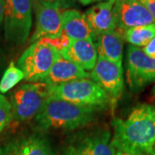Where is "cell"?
<instances>
[{"instance_id":"cell-22","label":"cell","mask_w":155,"mask_h":155,"mask_svg":"<svg viewBox=\"0 0 155 155\" xmlns=\"http://www.w3.org/2000/svg\"><path fill=\"white\" fill-rule=\"evenodd\" d=\"M139 1L149 11L155 22V0H139Z\"/></svg>"},{"instance_id":"cell-24","label":"cell","mask_w":155,"mask_h":155,"mask_svg":"<svg viewBox=\"0 0 155 155\" xmlns=\"http://www.w3.org/2000/svg\"><path fill=\"white\" fill-rule=\"evenodd\" d=\"M6 66H7V59H6L4 50L0 46V78L3 76L4 72L5 71Z\"/></svg>"},{"instance_id":"cell-31","label":"cell","mask_w":155,"mask_h":155,"mask_svg":"<svg viewBox=\"0 0 155 155\" xmlns=\"http://www.w3.org/2000/svg\"><path fill=\"white\" fill-rule=\"evenodd\" d=\"M153 155H155V147H154V149H153Z\"/></svg>"},{"instance_id":"cell-30","label":"cell","mask_w":155,"mask_h":155,"mask_svg":"<svg viewBox=\"0 0 155 155\" xmlns=\"http://www.w3.org/2000/svg\"><path fill=\"white\" fill-rule=\"evenodd\" d=\"M153 119H154L155 123V106H153Z\"/></svg>"},{"instance_id":"cell-8","label":"cell","mask_w":155,"mask_h":155,"mask_svg":"<svg viewBox=\"0 0 155 155\" xmlns=\"http://www.w3.org/2000/svg\"><path fill=\"white\" fill-rule=\"evenodd\" d=\"M90 78L109 96L111 105H114L121 97L124 88L122 67L98 56Z\"/></svg>"},{"instance_id":"cell-27","label":"cell","mask_w":155,"mask_h":155,"mask_svg":"<svg viewBox=\"0 0 155 155\" xmlns=\"http://www.w3.org/2000/svg\"><path fill=\"white\" fill-rule=\"evenodd\" d=\"M64 155H81V154L78 152V150L76 149L73 146H71V147H69L66 150V152H65Z\"/></svg>"},{"instance_id":"cell-28","label":"cell","mask_w":155,"mask_h":155,"mask_svg":"<svg viewBox=\"0 0 155 155\" xmlns=\"http://www.w3.org/2000/svg\"><path fill=\"white\" fill-rule=\"evenodd\" d=\"M9 104H10V101L7 99L4 95L0 94V106L7 105Z\"/></svg>"},{"instance_id":"cell-23","label":"cell","mask_w":155,"mask_h":155,"mask_svg":"<svg viewBox=\"0 0 155 155\" xmlns=\"http://www.w3.org/2000/svg\"><path fill=\"white\" fill-rule=\"evenodd\" d=\"M143 52L147 56L153 59H155V37L147 45H146L142 48Z\"/></svg>"},{"instance_id":"cell-13","label":"cell","mask_w":155,"mask_h":155,"mask_svg":"<svg viewBox=\"0 0 155 155\" xmlns=\"http://www.w3.org/2000/svg\"><path fill=\"white\" fill-rule=\"evenodd\" d=\"M89 78L90 73L61 55L51 67L49 72L39 82L44 83L50 87H53L73 80Z\"/></svg>"},{"instance_id":"cell-21","label":"cell","mask_w":155,"mask_h":155,"mask_svg":"<svg viewBox=\"0 0 155 155\" xmlns=\"http://www.w3.org/2000/svg\"><path fill=\"white\" fill-rule=\"evenodd\" d=\"M36 1L43 5L54 7L59 10L68 8L72 5V0H36Z\"/></svg>"},{"instance_id":"cell-29","label":"cell","mask_w":155,"mask_h":155,"mask_svg":"<svg viewBox=\"0 0 155 155\" xmlns=\"http://www.w3.org/2000/svg\"><path fill=\"white\" fill-rule=\"evenodd\" d=\"M116 155H147V154H138V153H125V152H120L116 151Z\"/></svg>"},{"instance_id":"cell-16","label":"cell","mask_w":155,"mask_h":155,"mask_svg":"<svg viewBox=\"0 0 155 155\" xmlns=\"http://www.w3.org/2000/svg\"><path fill=\"white\" fill-rule=\"evenodd\" d=\"M97 55L122 67L123 37L119 30L101 34L93 41Z\"/></svg>"},{"instance_id":"cell-1","label":"cell","mask_w":155,"mask_h":155,"mask_svg":"<svg viewBox=\"0 0 155 155\" xmlns=\"http://www.w3.org/2000/svg\"><path fill=\"white\" fill-rule=\"evenodd\" d=\"M112 124L114 127L112 144L116 151L153 155L155 147L153 106H137L126 120L115 118Z\"/></svg>"},{"instance_id":"cell-25","label":"cell","mask_w":155,"mask_h":155,"mask_svg":"<svg viewBox=\"0 0 155 155\" xmlns=\"http://www.w3.org/2000/svg\"><path fill=\"white\" fill-rule=\"evenodd\" d=\"M5 7V0H0V29L2 28L3 21H4Z\"/></svg>"},{"instance_id":"cell-14","label":"cell","mask_w":155,"mask_h":155,"mask_svg":"<svg viewBox=\"0 0 155 155\" xmlns=\"http://www.w3.org/2000/svg\"><path fill=\"white\" fill-rule=\"evenodd\" d=\"M60 54L63 58L88 71L93 69L98 57L94 42L91 40H71L69 46Z\"/></svg>"},{"instance_id":"cell-15","label":"cell","mask_w":155,"mask_h":155,"mask_svg":"<svg viewBox=\"0 0 155 155\" xmlns=\"http://www.w3.org/2000/svg\"><path fill=\"white\" fill-rule=\"evenodd\" d=\"M113 5L114 2H102L85 11L84 16L91 30L93 41L101 34L116 30Z\"/></svg>"},{"instance_id":"cell-11","label":"cell","mask_w":155,"mask_h":155,"mask_svg":"<svg viewBox=\"0 0 155 155\" xmlns=\"http://www.w3.org/2000/svg\"><path fill=\"white\" fill-rule=\"evenodd\" d=\"M36 11L35 29L29 39L34 43L42 38H54L62 34V14L59 9L46 6L34 0Z\"/></svg>"},{"instance_id":"cell-5","label":"cell","mask_w":155,"mask_h":155,"mask_svg":"<svg viewBox=\"0 0 155 155\" xmlns=\"http://www.w3.org/2000/svg\"><path fill=\"white\" fill-rule=\"evenodd\" d=\"M50 86L41 82L23 84L11 93V119L22 122L35 117L50 97Z\"/></svg>"},{"instance_id":"cell-19","label":"cell","mask_w":155,"mask_h":155,"mask_svg":"<svg viewBox=\"0 0 155 155\" xmlns=\"http://www.w3.org/2000/svg\"><path fill=\"white\" fill-rule=\"evenodd\" d=\"M24 73L11 61L0 78V94H4L11 91L17 84L24 79Z\"/></svg>"},{"instance_id":"cell-7","label":"cell","mask_w":155,"mask_h":155,"mask_svg":"<svg viewBox=\"0 0 155 155\" xmlns=\"http://www.w3.org/2000/svg\"><path fill=\"white\" fill-rule=\"evenodd\" d=\"M126 67L127 84L134 92L140 91L155 81V59L147 55L140 48L127 47Z\"/></svg>"},{"instance_id":"cell-9","label":"cell","mask_w":155,"mask_h":155,"mask_svg":"<svg viewBox=\"0 0 155 155\" xmlns=\"http://www.w3.org/2000/svg\"><path fill=\"white\" fill-rule=\"evenodd\" d=\"M113 16L116 29L119 31L155 22L149 11L139 0H115Z\"/></svg>"},{"instance_id":"cell-3","label":"cell","mask_w":155,"mask_h":155,"mask_svg":"<svg viewBox=\"0 0 155 155\" xmlns=\"http://www.w3.org/2000/svg\"><path fill=\"white\" fill-rule=\"evenodd\" d=\"M34 0H5L4 16V39L8 49L24 44L32 27Z\"/></svg>"},{"instance_id":"cell-20","label":"cell","mask_w":155,"mask_h":155,"mask_svg":"<svg viewBox=\"0 0 155 155\" xmlns=\"http://www.w3.org/2000/svg\"><path fill=\"white\" fill-rule=\"evenodd\" d=\"M11 120V104L0 106V134Z\"/></svg>"},{"instance_id":"cell-18","label":"cell","mask_w":155,"mask_h":155,"mask_svg":"<svg viewBox=\"0 0 155 155\" xmlns=\"http://www.w3.org/2000/svg\"><path fill=\"white\" fill-rule=\"evenodd\" d=\"M122 37L132 46L144 48L155 37V22L127 29L123 31Z\"/></svg>"},{"instance_id":"cell-12","label":"cell","mask_w":155,"mask_h":155,"mask_svg":"<svg viewBox=\"0 0 155 155\" xmlns=\"http://www.w3.org/2000/svg\"><path fill=\"white\" fill-rule=\"evenodd\" d=\"M81 155H116L108 128H96L81 134L73 146Z\"/></svg>"},{"instance_id":"cell-17","label":"cell","mask_w":155,"mask_h":155,"mask_svg":"<svg viewBox=\"0 0 155 155\" xmlns=\"http://www.w3.org/2000/svg\"><path fill=\"white\" fill-rule=\"evenodd\" d=\"M62 32L71 40L93 41L84 14L74 9L67 10L62 13Z\"/></svg>"},{"instance_id":"cell-2","label":"cell","mask_w":155,"mask_h":155,"mask_svg":"<svg viewBox=\"0 0 155 155\" xmlns=\"http://www.w3.org/2000/svg\"><path fill=\"white\" fill-rule=\"evenodd\" d=\"M98 110L50 97L35 116V122L38 127L43 130L50 128L73 130L90 123Z\"/></svg>"},{"instance_id":"cell-4","label":"cell","mask_w":155,"mask_h":155,"mask_svg":"<svg viewBox=\"0 0 155 155\" xmlns=\"http://www.w3.org/2000/svg\"><path fill=\"white\" fill-rule=\"evenodd\" d=\"M50 97L97 110L106 109L111 101L106 92L90 78H81L50 88Z\"/></svg>"},{"instance_id":"cell-6","label":"cell","mask_w":155,"mask_h":155,"mask_svg":"<svg viewBox=\"0 0 155 155\" xmlns=\"http://www.w3.org/2000/svg\"><path fill=\"white\" fill-rule=\"evenodd\" d=\"M61 54L44 38L31 43L18 59L17 66L24 73V79L39 82L47 75Z\"/></svg>"},{"instance_id":"cell-33","label":"cell","mask_w":155,"mask_h":155,"mask_svg":"<svg viewBox=\"0 0 155 155\" xmlns=\"http://www.w3.org/2000/svg\"><path fill=\"white\" fill-rule=\"evenodd\" d=\"M153 91H154V93H155V87H154V90H153Z\"/></svg>"},{"instance_id":"cell-10","label":"cell","mask_w":155,"mask_h":155,"mask_svg":"<svg viewBox=\"0 0 155 155\" xmlns=\"http://www.w3.org/2000/svg\"><path fill=\"white\" fill-rule=\"evenodd\" d=\"M3 155H56L48 139L43 134H21L0 147Z\"/></svg>"},{"instance_id":"cell-26","label":"cell","mask_w":155,"mask_h":155,"mask_svg":"<svg viewBox=\"0 0 155 155\" xmlns=\"http://www.w3.org/2000/svg\"><path fill=\"white\" fill-rule=\"evenodd\" d=\"M79 3H81L83 5H87L90 4H93V3H97V2H101V1H106V2H114L115 0H78Z\"/></svg>"},{"instance_id":"cell-32","label":"cell","mask_w":155,"mask_h":155,"mask_svg":"<svg viewBox=\"0 0 155 155\" xmlns=\"http://www.w3.org/2000/svg\"><path fill=\"white\" fill-rule=\"evenodd\" d=\"M0 155H3L2 154V152H1V148H0Z\"/></svg>"}]
</instances>
